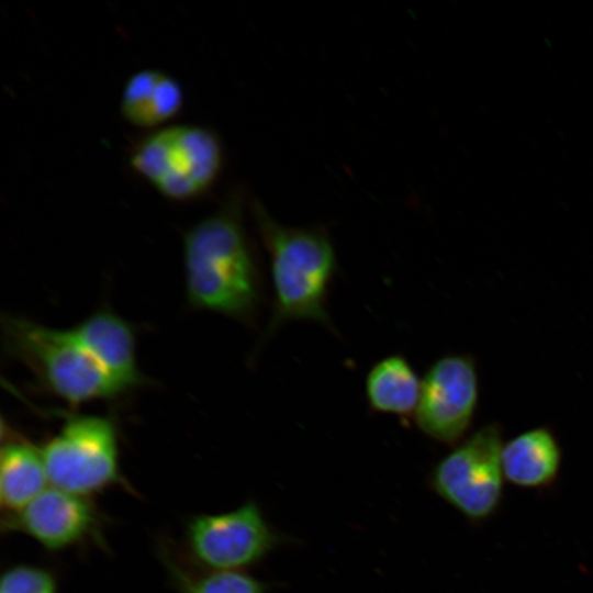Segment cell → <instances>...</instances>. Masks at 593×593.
<instances>
[{"instance_id": "cell-5", "label": "cell", "mask_w": 593, "mask_h": 593, "mask_svg": "<svg viewBox=\"0 0 593 593\" xmlns=\"http://www.w3.org/2000/svg\"><path fill=\"white\" fill-rule=\"evenodd\" d=\"M40 449L48 482L57 489L89 497L124 484L118 429L109 417L68 415Z\"/></svg>"}, {"instance_id": "cell-10", "label": "cell", "mask_w": 593, "mask_h": 593, "mask_svg": "<svg viewBox=\"0 0 593 593\" xmlns=\"http://www.w3.org/2000/svg\"><path fill=\"white\" fill-rule=\"evenodd\" d=\"M70 329L123 393L143 384L145 378L137 365L135 332L126 320L102 307Z\"/></svg>"}, {"instance_id": "cell-9", "label": "cell", "mask_w": 593, "mask_h": 593, "mask_svg": "<svg viewBox=\"0 0 593 593\" xmlns=\"http://www.w3.org/2000/svg\"><path fill=\"white\" fill-rule=\"evenodd\" d=\"M1 527L22 533L47 550L58 551L94 536L99 517L88 497L52 486L19 512L4 515Z\"/></svg>"}, {"instance_id": "cell-6", "label": "cell", "mask_w": 593, "mask_h": 593, "mask_svg": "<svg viewBox=\"0 0 593 593\" xmlns=\"http://www.w3.org/2000/svg\"><path fill=\"white\" fill-rule=\"evenodd\" d=\"M503 444L497 424L480 427L433 467L430 490L472 524L492 518L504 496Z\"/></svg>"}, {"instance_id": "cell-16", "label": "cell", "mask_w": 593, "mask_h": 593, "mask_svg": "<svg viewBox=\"0 0 593 593\" xmlns=\"http://www.w3.org/2000/svg\"><path fill=\"white\" fill-rule=\"evenodd\" d=\"M0 593H57V581L45 568L16 564L2 573Z\"/></svg>"}, {"instance_id": "cell-3", "label": "cell", "mask_w": 593, "mask_h": 593, "mask_svg": "<svg viewBox=\"0 0 593 593\" xmlns=\"http://www.w3.org/2000/svg\"><path fill=\"white\" fill-rule=\"evenodd\" d=\"M2 333L7 353L22 361L47 391L68 405L123 394L70 328H54L8 315L2 321Z\"/></svg>"}, {"instance_id": "cell-7", "label": "cell", "mask_w": 593, "mask_h": 593, "mask_svg": "<svg viewBox=\"0 0 593 593\" xmlns=\"http://www.w3.org/2000/svg\"><path fill=\"white\" fill-rule=\"evenodd\" d=\"M289 540L270 525L253 500L228 512L194 515L184 529L191 560L210 570L244 571Z\"/></svg>"}, {"instance_id": "cell-12", "label": "cell", "mask_w": 593, "mask_h": 593, "mask_svg": "<svg viewBox=\"0 0 593 593\" xmlns=\"http://www.w3.org/2000/svg\"><path fill=\"white\" fill-rule=\"evenodd\" d=\"M184 101L180 82L154 68L137 70L124 83L120 109L131 124L155 128L174 119Z\"/></svg>"}, {"instance_id": "cell-8", "label": "cell", "mask_w": 593, "mask_h": 593, "mask_svg": "<svg viewBox=\"0 0 593 593\" xmlns=\"http://www.w3.org/2000/svg\"><path fill=\"white\" fill-rule=\"evenodd\" d=\"M479 400L474 359L449 354L432 363L422 379L414 423L427 437L456 446L470 428Z\"/></svg>"}, {"instance_id": "cell-13", "label": "cell", "mask_w": 593, "mask_h": 593, "mask_svg": "<svg viewBox=\"0 0 593 593\" xmlns=\"http://www.w3.org/2000/svg\"><path fill=\"white\" fill-rule=\"evenodd\" d=\"M48 482L41 449L25 439L10 437L0 452V503L13 514L25 507Z\"/></svg>"}, {"instance_id": "cell-2", "label": "cell", "mask_w": 593, "mask_h": 593, "mask_svg": "<svg viewBox=\"0 0 593 593\" xmlns=\"http://www.w3.org/2000/svg\"><path fill=\"white\" fill-rule=\"evenodd\" d=\"M250 211L268 253L273 288L272 311L259 347L290 322H314L336 333L328 295L338 264L327 231L280 224L256 200Z\"/></svg>"}, {"instance_id": "cell-1", "label": "cell", "mask_w": 593, "mask_h": 593, "mask_svg": "<svg viewBox=\"0 0 593 593\" xmlns=\"http://www.w3.org/2000/svg\"><path fill=\"white\" fill-rule=\"evenodd\" d=\"M243 210L244 193L236 188L214 212L184 233V287L191 307L253 325L265 290Z\"/></svg>"}, {"instance_id": "cell-15", "label": "cell", "mask_w": 593, "mask_h": 593, "mask_svg": "<svg viewBox=\"0 0 593 593\" xmlns=\"http://www.w3.org/2000/svg\"><path fill=\"white\" fill-rule=\"evenodd\" d=\"M164 561L179 593H267L269 585L245 571H193L165 555ZM204 569V568H203Z\"/></svg>"}, {"instance_id": "cell-11", "label": "cell", "mask_w": 593, "mask_h": 593, "mask_svg": "<svg viewBox=\"0 0 593 593\" xmlns=\"http://www.w3.org/2000/svg\"><path fill=\"white\" fill-rule=\"evenodd\" d=\"M501 461L507 482L523 489L541 490L557 481L562 452L553 433L539 426L504 443Z\"/></svg>"}, {"instance_id": "cell-14", "label": "cell", "mask_w": 593, "mask_h": 593, "mask_svg": "<svg viewBox=\"0 0 593 593\" xmlns=\"http://www.w3.org/2000/svg\"><path fill=\"white\" fill-rule=\"evenodd\" d=\"M422 380L409 360L399 354L377 361L368 371L365 393L371 411L409 419L417 407Z\"/></svg>"}, {"instance_id": "cell-4", "label": "cell", "mask_w": 593, "mask_h": 593, "mask_svg": "<svg viewBox=\"0 0 593 593\" xmlns=\"http://www.w3.org/2000/svg\"><path fill=\"white\" fill-rule=\"evenodd\" d=\"M130 164L164 197L187 201L215 184L224 165V148L210 127L172 124L139 138L131 150Z\"/></svg>"}]
</instances>
